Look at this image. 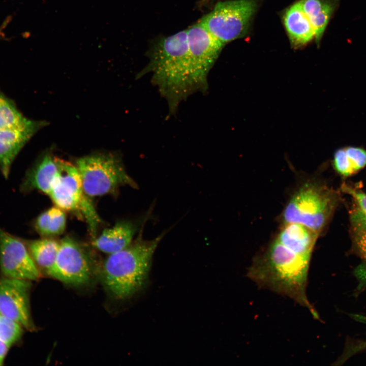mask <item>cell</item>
Wrapping results in <instances>:
<instances>
[{
	"label": "cell",
	"mask_w": 366,
	"mask_h": 366,
	"mask_svg": "<svg viewBox=\"0 0 366 366\" xmlns=\"http://www.w3.org/2000/svg\"><path fill=\"white\" fill-rule=\"evenodd\" d=\"M310 260L276 239L255 257L247 276L259 288L290 297L318 319L306 292Z\"/></svg>",
	"instance_id": "obj_1"
},
{
	"label": "cell",
	"mask_w": 366,
	"mask_h": 366,
	"mask_svg": "<svg viewBox=\"0 0 366 366\" xmlns=\"http://www.w3.org/2000/svg\"><path fill=\"white\" fill-rule=\"evenodd\" d=\"M150 72L151 82L174 113L180 103L194 94L190 79L187 29L162 38L150 55V61L137 78Z\"/></svg>",
	"instance_id": "obj_2"
},
{
	"label": "cell",
	"mask_w": 366,
	"mask_h": 366,
	"mask_svg": "<svg viewBox=\"0 0 366 366\" xmlns=\"http://www.w3.org/2000/svg\"><path fill=\"white\" fill-rule=\"evenodd\" d=\"M165 233L151 240L140 236L125 249L109 255L102 266V275L106 288L115 297L128 298L142 287L153 254Z\"/></svg>",
	"instance_id": "obj_3"
},
{
	"label": "cell",
	"mask_w": 366,
	"mask_h": 366,
	"mask_svg": "<svg viewBox=\"0 0 366 366\" xmlns=\"http://www.w3.org/2000/svg\"><path fill=\"white\" fill-rule=\"evenodd\" d=\"M75 165L87 196L111 194L124 186L137 187L117 155L108 152L87 155L78 159Z\"/></svg>",
	"instance_id": "obj_4"
},
{
	"label": "cell",
	"mask_w": 366,
	"mask_h": 366,
	"mask_svg": "<svg viewBox=\"0 0 366 366\" xmlns=\"http://www.w3.org/2000/svg\"><path fill=\"white\" fill-rule=\"evenodd\" d=\"M336 204L333 192L309 181L293 194L283 212L285 223L302 224L319 234L326 225Z\"/></svg>",
	"instance_id": "obj_5"
},
{
	"label": "cell",
	"mask_w": 366,
	"mask_h": 366,
	"mask_svg": "<svg viewBox=\"0 0 366 366\" xmlns=\"http://www.w3.org/2000/svg\"><path fill=\"white\" fill-rule=\"evenodd\" d=\"M257 6L255 0L220 2L199 22L225 45L247 33Z\"/></svg>",
	"instance_id": "obj_6"
},
{
	"label": "cell",
	"mask_w": 366,
	"mask_h": 366,
	"mask_svg": "<svg viewBox=\"0 0 366 366\" xmlns=\"http://www.w3.org/2000/svg\"><path fill=\"white\" fill-rule=\"evenodd\" d=\"M187 30L190 79L193 93L205 92L207 76L224 45L199 21Z\"/></svg>",
	"instance_id": "obj_7"
},
{
	"label": "cell",
	"mask_w": 366,
	"mask_h": 366,
	"mask_svg": "<svg viewBox=\"0 0 366 366\" xmlns=\"http://www.w3.org/2000/svg\"><path fill=\"white\" fill-rule=\"evenodd\" d=\"M46 273L66 284L86 283L90 277L91 266L85 248L73 238L65 237L59 241L55 260Z\"/></svg>",
	"instance_id": "obj_8"
},
{
	"label": "cell",
	"mask_w": 366,
	"mask_h": 366,
	"mask_svg": "<svg viewBox=\"0 0 366 366\" xmlns=\"http://www.w3.org/2000/svg\"><path fill=\"white\" fill-rule=\"evenodd\" d=\"M0 270L3 277L36 280L40 271L23 240L0 227Z\"/></svg>",
	"instance_id": "obj_9"
},
{
	"label": "cell",
	"mask_w": 366,
	"mask_h": 366,
	"mask_svg": "<svg viewBox=\"0 0 366 366\" xmlns=\"http://www.w3.org/2000/svg\"><path fill=\"white\" fill-rule=\"evenodd\" d=\"M56 160L58 170L48 195L63 210L82 212L90 202L83 191L79 171L76 165L59 159Z\"/></svg>",
	"instance_id": "obj_10"
},
{
	"label": "cell",
	"mask_w": 366,
	"mask_h": 366,
	"mask_svg": "<svg viewBox=\"0 0 366 366\" xmlns=\"http://www.w3.org/2000/svg\"><path fill=\"white\" fill-rule=\"evenodd\" d=\"M30 281L2 277L0 278V313L24 329H35L32 320L29 293Z\"/></svg>",
	"instance_id": "obj_11"
},
{
	"label": "cell",
	"mask_w": 366,
	"mask_h": 366,
	"mask_svg": "<svg viewBox=\"0 0 366 366\" xmlns=\"http://www.w3.org/2000/svg\"><path fill=\"white\" fill-rule=\"evenodd\" d=\"M47 123L33 119L17 127L0 129V172L8 179L12 164L24 146Z\"/></svg>",
	"instance_id": "obj_12"
},
{
	"label": "cell",
	"mask_w": 366,
	"mask_h": 366,
	"mask_svg": "<svg viewBox=\"0 0 366 366\" xmlns=\"http://www.w3.org/2000/svg\"><path fill=\"white\" fill-rule=\"evenodd\" d=\"M58 170L56 158L48 151L44 152L26 171L20 191L28 193L37 190L48 195Z\"/></svg>",
	"instance_id": "obj_13"
},
{
	"label": "cell",
	"mask_w": 366,
	"mask_h": 366,
	"mask_svg": "<svg viewBox=\"0 0 366 366\" xmlns=\"http://www.w3.org/2000/svg\"><path fill=\"white\" fill-rule=\"evenodd\" d=\"M319 234L297 223H285L276 239L295 253L311 258Z\"/></svg>",
	"instance_id": "obj_14"
},
{
	"label": "cell",
	"mask_w": 366,
	"mask_h": 366,
	"mask_svg": "<svg viewBox=\"0 0 366 366\" xmlns=\"http://www.w3.org/2000/svg\"><path fill=\"white\" fill-rule=\"evenodd\" d=\"M135 231L134 225L130 222H118L112 227L104 229L99 236L94 238L92 244L97 250L111 255L128 247L132 242Z\"/></svg>",
	"instance_id": "obj_15"
},
{
	"label": "cell",
	"mask_w": 366,
	"mask_h": 366,
	"mask_svg": "<svg viewBox=\"0 0 366 366\" xmlns=\"http://www.w3.org/2000/svg\"><path fill=\"white\" fill-rule=\"evenodd\" d=\"M284 24L290 40L295 47H299L315 38V32L300 2L292 5L284 16Z\"/></svg>",
	"instance_id": "obj_16"
},
{
	"label": "cell",
	"mask_w": 366,
	"mask_h": 366,
	"mask_svg": "<svg viewBox=\"0 0 366 366\" xmlns=\"http://www.w3.org/2000/svg\"><path fill=\"white\" fill-rule=\"evenodd\" d=\"M299 2L314 27L315 39L318 43L337 6L338 0H301Z\"/></svg>",
	"instance_id": "obj_17"
},
{
	"label": "cell",
	"mask_w": 366,
	"mask_h": 366,
	"mask_svg": "<svg viewBox=\"0 0 366 366\" xmlns=\"http://www.w3.org/2000/svg\"><path fill=\"white\" fill-rule=\"evenodd\" d=\"M38 267L46 271L53 264L59 247V241L52 238L23 239Z\"/></svg>",
	"instance_id": "obj_18"
},
{
	"label": "cell",
	"mask_w": 366,
	"mask_h": 366,
	"mask_svg": "<svg viewBox=\"0 0 366 366\" xmlns=\"http://www.w3.org/2000/svg\"><path fill=\"white\" fill-rule=\"evenodd\" d=\"M64 211L55 206L41 213L34 223L36 231L45 237L63 233L66 225V216Z\"/></svg>",
	"instance_id": "obj_19"
},
{
	"label": "cell",
	"mask_w": 366,
	"mask_h": 366,
	"mask_svg": "<svg viewBox=\"0 0 366 366\" xmlns=\"http://www.w3.org/2000/svg\"><path fill=\"white\" fill-rule=\"evenodd\" d=\"M30 119L23 114L15 102L0 88V129L22 126Z\"/></svg>",
	"instance_id": "obj_20"
},
{
	"label": "cell",
	"mask_w": 366,
	"mask_h": 366,
	"mask_svg": "<svg viewBox=\"0 0 366 366\" xmlns=\"http://www.w3.org/2000/svg\"><path fill=\"white\" fill-rule=\"evenodd\" d=\"M23 329L18 323L0 313V339L11 346L20 340Z\"/></svg>",
	"instance_id": "obj_21"
},
{
	"label": "cell",
	"mask_w": 366,
	"mask_h": 366,
	"mask_svg": "<svg viewBox=\"0 0 366 366\" xmlns=\"http://www.w3.org/2000/svg\"><path fill=\"white\" fill-rule=\"evenodd\" d=\"M333 164L338 173L344 176H350L356 172L346 155L345 148H340L335 151Z\"/></svg>",
	"instance_id": "obj_22"
},
{
	"label": "cell",
	"mask_w": 366,
	"mask_h": 366,
	"mask_svg": "<svg viewBox=\"0 0 366 366\" xmlns=\"http://www.w3.org/2000/svg\"><path fill=\"white\" fill-rule=\"evenodd\" d=\"M351 164L356 172L366 165V150L356 147L345 148Z\"/></svg>",
	"instance_id": "obj_23"
},
{
	"label": "cell",
	"mask_w": 366,
	"mask_h": 366,
	"mask_svg": "<svg viewBox=\"0 0 366 366\" xmlns=\"http://www.w3.org/2000/svg\"><path fill=\"white\" fill-rule=\"evenodd\" d=\"M342 189L344 192L353 197L356 203L358 204V209L366 218V194L362 192L356 191L345 184H343Z\"/></svg>",
	"instance_id": "obj_24"
},
{
	"label": "cell",
	"mask_w": 366,
	"mask_h": 366,
	"mask_svg": "<svg viewBox=\"0 0 366 366\" xmlns=\"http://www.w3.org/2000/svg\"><path fill=\"white\" fill-rule=\"evenodd\" d=\"M11 346L0 339V366L3 365Z\"/></svg>",
	"instance_id": "obj_25"
},
{
	"label": "cell",
	"mask_w": 366,
	"mask_h": 366,
	"mask_svg": "<svg viewBox=\"0 0 366 366\" xmlns=\"http://www.w3.org/2000/svg\"><path fill=\"white\" fill-rule=\"evenodd\" d=\"M365 257H366V255L365 256ZM365 346H366V341L364 342H363V343H362L361 345H360L359 346V347L360 348H362V347H365Z\"/></svg>",
	"instance_id": "obj_26"
},
{
	"label": "cell",
	"mask_w": 366,
	"mask_h": 366,
	"mask_svg": "<svg viewBox=\"0 0 366 366\" xmlns=\"http://www.w3.org/2000/svg\"><path fill=\"white\" fill-rule=\"evenodd\" d=\"M1 36H2V33H1V31H0V37H1Z\"/></svg>",
	"instance_id": "obj_27"
}]
</instances>
